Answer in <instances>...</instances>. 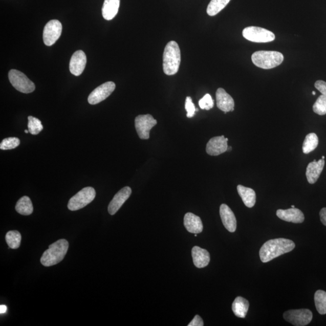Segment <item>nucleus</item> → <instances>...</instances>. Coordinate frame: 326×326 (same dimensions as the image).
Wrapping results in <instances>:
<instances>
[{"mask_svg":"<svg viewBox=\"0 0 326 326\" xmlns=\"http://www.w3.org/2000/svg\"><path fill=\"white\" fill-rule=\"evenodd\" d=\"M185 108L187 112V117L188 118H192L196 112V107L194 106L191 97H186V103H185Z\"/></svg>","mask_w":326,"mask_h":326,"instance_id":"33","label":"nucleus"},{"mask_svg":"<svg viewBox=\"0 0 326 326\" xmlns=\"http://www.w3.org/2000/svg\"><path fill=\"white\" fill-rule=\"evenodd\" d=\"M69 244L66 240H60L50 245L41 258V263L49 267L58 264L64 258L68 251Z\"/></svg>","mask_w":326,"mask_h":326,"instance_id":"3","label":"nucleus"},{"mask_svg":"<svg viewBox=\"0 0 326 326\" xmlns=\"http://www.w3.org/2000/svg\"><path fill=\"white\" fill-rule=\"evenodd\" d=\"M204 322L203 319H202L199 315H197L193 318V320L191 321L188 326H203Z\"/></svg>","mask_w":326,"mask_h":326,"instance_id":"35","label":"nucleus"},{"mask_svg":"<svg viewBox=\"0 0 326 326\" xmlns=\"http://www.w3.org/2000/svg\"><path fill=\"white\" fill-rule=\"evenodd\" d=\"M231 0H211L207 9V14L213 16L219 13L229 3Z\"/></svg>","mask_w":326,"mask_h":326,"instance_id":"26","label":"nucleus"},{"mask_svg":"<svg viewBox=\"0 0 326 326\" xmlns=\"http://www.w3.org/2000/svg\"><path fill=\"white\" fill-rule=\"evenodd\" d=\"M320 216L321 223L326 226V207L322 208L320 212Z\"/></svg>","mask_w":326,"mask_h":326,"instance_id":"36","label":"nucleus"},{"mask_svg":"<svg viewBox=\"0 0 326 326\" xmlns=\"http://www.w3.org/2000/svg\"><path fill=\"white\" fill-rule=\"evenodd\" d=\"M157 124V121L150 114L138 116L135 119V127L140 139H149L150 131Z\"/></svg>","mask_w":326,"mask_h":326,"instance_id":"9","label":"nucleus"},{"mask_svg":"<svg viewBox=\"0 0 326 326\" xmlns=\"http://www.w3.org/2000/svg\"><path fill=\"white\" fill-rule=\"evenodd\" d=\"M231 149H232V148H231V147H228V150H227V151H228V150H231Z\"/></svg>","mask_w":326,"mask_h":326,"instance_id":"39","label":"nucleus"},{"mask_svg":"<svg viewBox=\"0 0 326 326\" xmlns=\"http://www.w3.org/2000/svg\"><path fill=\"white\" fill-rule=\"evenodd\" d=\"M199 105L202 110H210L214 106V101L209 94H206L199 101Z\"/></svg>","mask_w":326,"mask_h":326,"instance_id":"32","label":"nucleus"},{"mask_svg":"<svg viewBox=\"0 0 326 326\" xmlns=\"http://www.w3.org/2000/svg\"><path fill=\"white\" fill-rule=\"evenodd\" d=\"M276 214L280 220L294 224H300L305 221L304 214L300 210L296 208H291L290 209H279Z\"/></svg>","mask_w":326,"mask_h":326,"instance_id":"17","label":"nucleus"},{"mask_svg":"<svg viewBox=\"0 0 326 326\" xmlns=\"http://www.w3.org/2000/svg\"><path fill=\"white\" fill-rule=\"evenodd\" d=\"M120 0H105L102 7V15L106 20H112L118 13Z\"/></svg>","mask_w":326,"mask_h":326,"instance_id":"22","label":"nucleus"},{"mask_svg":"<svg viewBox=\"0 0 326 326\" xmlns=\"http://www.w3.org/2000/svg\"><path fill=\"white\" fill-rule=\"evenodd\" d=\"M312 95H316V93L315 92H312Z\"/></svg>","mask_w":326,"mask_h":326,"instance_id":"40","label":"nucleus"},{"mask_svg":"<svg viewBox=\"0 0 326 326\" xmlns=\"http://www.w3.org/2000/svg\"><path fill=\"white\" fill-rule=\"evenodd\" d=\"M220 213L224 227L228 231L233 233L236 230L237 221L233 211L227 205L223 204L220 207Z\"/></svg>","mask_w":326,"mask_h":326,"instance_id":"16","label":"nucleus"},{"mask_svg":"<svg viewBox=\"0 0 326 326\" xmlns=\"http://www.w3.org/2000/svg\"><path fill=\"white\" fill-rule=\"evenodd\" d=\"M184 225L189 233L198 234L203 230V225L201 218L197 215L187 213L184 218Z\"/></svg>","mask_w":326,"mask_h":326,"instance_id":"19","label":"nucleus"},{"mask_svg":"<svg viewBox=\"0 0 326 326\" xmlns=\"http://www.w3.org/2000/svg\"><path fill=\"white\" fill-rule=\"evenodd\" d=\"M116 89V84L113 82H107L97 87L91 93L89 96L88 101L91 105L102 102L108 97Z\"/></svg>","mask_w":326,"mask_h":326,"instance_id":"11","label":"nucleus"},{"mask_svg":"<svg viewBox=\"0 0 326 326\" xmlns=\"http://www.w3.org/2000/svg\"><path fill=\"white\" fill-rule=\"evenodd\" d=\"M216 105L220 110L226 114L228 112H233L234 102L230 95L223 89H218L216 93Z\"/></svg>","mask_w":326,"mask_h":326,"instance_id":"15","label":"nucleus"},{"mask_svg":"<svg viewBox=\"0 0 326 326\" xmlns=\"http://www.w3.org/2000/svg\"><path fill=\"white\" fill-rule=\"evenodd\" d=\"M313 111L316 114L320 116H324L326 114V97L321 95L314 104Z\"/></svg>","mask_w":326,"mask_h":326,"instance_id":"30","label":"nucleus"},{"mask_svg":"<svg viewBox=\"0 0 326 326\" xmlns=\"http://www.w3.org/2000/svg\"><path fill=\"white\" fill-rule=\"evenodd\" d=\"M318 143L319 140L317 134L315 133L308 134L302 144V152L305 154L311 153L317 148Z\"/></svg>","mask_w":326,"mask_h":326,"instance_id":"25","label":"nucleus"},{"mask_svg":"<svg viewBox=\"0 0 326 326\" xmlns=\"http://www.w3.org/2000/svg\"><path fill=\"white\" fill-rule=\"evenodd\" d=\"M315 87L322 95L326 97V82L323 80H317L315 83Z\"/></svg>","mask_w":326,"mask_h":326,"instance_id":"34","label":"nucleus"},{"mask_svg":"<svg viewBox=\"0 0 326 326\" xmlns=\"http://www.w3.org/2000/svg\"><path fill=\"white\" fill-rule=\"evenodd\" d=\"M284 318L292 325L305 326L310 323L313 318V314L307 309H296L285 312Z\"/></svg>","mask_w":326,"mask_h":326,"instance_id":"8","label":"nucleus"},{"mask_svg":"<svg viewBox=\"0 0 326 326\" xmlns=\"http://www.w3.org/2000/svg\"><path fill=\"white\" fill-rule=\"evenodd\" d=\"M251 60L255 66L268 70L280 66L284 61V56L276 51H257L252 55Z\"/></svg>","mask_w":326,"mask_h":326,"instance_id":"4","label":"nucleus"},{"mask_svg":"<svg viewBox=\"0 0 326 326\" xmlns=\"http://www.w3.org/2000/svg\"><path fill=\"white\" fill-rule=\"evenodd\" d=\"M194 236L197 237V234H194Z\"/></svg>","mask_w":326,"mask_h":326,"instance_id":"43","label":"nucleus"},{"mask_svg":"<svg viewBox=\"0 0 326 326\" xmlns=\"http://www.w3.org/2000/svg\"><path fill=\"white\" fill-rule=\"evenodd\" d=\"M295 247L294 242L287 238H278L268 241L260 248V260L263 263H267L281 255L290 253Z\"/></svg>","mask_w":326,"mask_h":326,"instance_id":"1","label":"nucleus"},{"mask_svg":"<svg viewBox=\"0 0 326 326\" xmlns=\"http://www.w3.org/2000/svg\"><path fill=\"white\" fill-rule=\"evenodd\" d=\"M96 191L92 187L83 188L70 200L68 208L71 211H76L85 207L95 200Z\"/></svg>","mask_w":326,"mask_h":326,"instance_id":"5","label":"nucleus"},{"mask_svg":"<svg viewBox=\"0 0 326 326\" xmlns=\"http://www.w3.org/2000/svg\"><path fill=\"white\" fill-rule=\"evenodd\" d=\"M243 35L245 39L253 42H269L273 41L275 39L273 32L259 27H248L244 29Z\"/></svg>","mask_w":326,"mask_h":326,"instance_id":"7","label":"nucleus"},{"mask_svg":"<svg viewBox=\"0 0 326 326\" xmlns=\"http://www.w3.org/2000/svg\"><path fill=\"white\" fill-rule=\"evenodd\" d=\"M43 129V126L41 120L35 118L34 117H28V130L32 135H37L41 133Z\"/></svg>","mask_w":326,"mask_h":326,"instance_id":"29","label":"nucleus"},{"mask_svg":"<svg viewBox=\"0 0 326 326\" xmlns=\"http://www.w3.org/2000/svg\"><path fill=\"white\" fill-rule=\"evenodd\" d=\"M324 160L322 159L318 161L314 160L309 163L306 172L309 183L313 184L317 182L324 169Z\"/></svg>","mask_w":326,"mask_h":326,"instance_id":"18","label":"nucleus"},{"mask_svg":"<svg viewBox=\"0 0 326 326\" xmlns=\"http://www.w3.org/2000/svg\"><path fill=\"white\" fill-rule=\"evenodd\" d=\"M314 300L318 313L321 315L326 314V292L318 290L315 292Z\"/></svg>","mask_w":326,"mask_h":326,"instance_id":"27","label":"nucleus"},{"mask_svg":"<svg viewBox=\"0 0 326 326\" xmlns=\"http://www.w3.org/2000/svg\"><path fill=\"white\" fill-rule=\"evenodd\" d=\"M181 63V51L177 42L167 43L163 53V71L168 76L178 73Z\"/></svg>","mask_w":326,"mask_h":326,"instance_id":"2","label":"nucleus"},{"mask_svg":"<svg viewBox=\"0 0 326 326\" xmlns=\"http://www.w3.org/2000/svg\"><path fill=\"white\" fill-rule=\"evenodd\" d=\"M20 144V140L16 137H9L3 140L0 144L2 150H10L16 148Z\"/></svg>","mask_w":326,"mask_h":326,"instance_id":"31","label":"nucleus"},{"mask_svg":"<svg viewBox=\"0 0 326 326\" xmlns=\"http://www.w3.org/2000/svg\"><path fill=\"white\" fill-rule=\"evenodd\" d=\"M194 266L203 268L207 266L210 261V255L206 250L199 247H194L191 250Z\"/></svg>","mask_w":326,"mask_h":326,"instance_id":"20","label":"nucleus"},{"mask_svg":"<svg viewBox=\"0 0 326 326\" xmlns=\"http://www.w3.org/2000/svg\"><path fill=\"white\" fill-rule=\"evenodd\" d=\"M292 208H295V206H293V205H292V206H291Z\"/></svg>","mask_w":326,"mask_h":326,"instance_id":"42","label":"nucleus"},{"mask_svg":"<svg viewBox=\"0 0 326 326\" xmlns=\"http://www.w3.org/2000/svg\"><path fill=\"white\" fill-rule=\"evenodd\" d=\"M324 159H325V157H324V156H322V160H324Z\"/></svg>","mask_w":326,"mask_h":326,"instance_id":"41","label":"nucleus"},{"mask_svg":"<svg viewBox=\"0 0 326 326\" xmlns=\"http://www.w3.org/2000/svg\"><path fill=\"white\" fill-rule=\"evenodd\" d=\"M132 193V190L129 187H123L114 197L108 206V212L111 215L115 214Z\"/></svg>","mask_w":326,"mask_h":326,"instance_id":"13","label":"nucleus"},{"mask_svg":"<svg viewBox=\"0 0 326 326\" xmlns=\"http://www.w3.org/2000/svg\"><path fill=\"white\" fill-rule=\"evenodd\" d=\"M228 140L227 138H225L224 136L211 138L207 144V153L211 156H218L227 152Z\"/></svg>","mask_w":326,"mask_h":326,"instance_id":"12","label":"nucleus"},{"mask_svg":"<svg viewBox=\"0 0 326 326\" xmlns=\"http://www.w3.org/2000/svg\"><path fill=\"white\" fill-rule=\"evenodd\" d=\"M250 303L246 299L237 297L235 298L232 305V310L235 315L238 318H244L246 317Z\"/></svg>","mask_w":326,"mask_h":326,"instance_id":"23","label":"nucleus"},{"mask_svg":"<svg viewBox=\"0 0 326 326\" xmlns=\"http://www.w3.org/2000/svg\"><path fill=\"white\" fill-rule=\"evenodd\" d=\"M7 309H8V308H7L5 305L0 306V314H3L6 313Z\"/></svg>","mask_w":326,"mask_h":326,"instance_id":"37","label":"nucleus"},{"mask_svg":"<svg viewBox=\"0 0 326 326\" xmlns=\"http://www.w3.org/2000/svg\"><path fill=\"white\" fill-rule=\"evenodd\" d=\"M25 133L28 134L29 133V130H25Z\"/></svg>","mask_w":326,"mask_h":326,"instance_id":"38","label":"nucleus"},{"mask_svg":"<svg viewBox=\"0 0 326 326\" xmlns=\"http://www.w3.org/2000/svg\"><path fill=\"white\" fill-rule=\"evenodd\" d=\"M62 26L58 20L53 19L48 22L43 31V41L47 46H52L61 35Z\"/></svg>","mask_w":326,"mask_h":326,"instance_id":"10","label":"nucleus"},{"mask_svg":"<svg viewBox=\"0 0 326 326\" xmlns=\"http://www.w3.org/2000/svg\"><path fill=\"white\" fill-rule=\"evenodd\" d=\"M9 79L12 86L19 92L28 94L34 92L35 90V83L18 70H10Z\"/></svg>","mask_w":326,"mask_h":326,"instance_id":"6","label":"nucleus"},{"mask_svg":"<svg viewBox=\"0 0 326 326\" xmlns=\"http://www.w3.org/2000/svg\"><path fill=\"white\" fill-rule=\"evenodd\" d=\"M237 190L245 206L248 208L253 207L256 202V194L255 191L251 188L246 187L242 185H238Z\"/></svg>","mask_w":326,"mask_h":326,"instance_id":"21","label":"nucleus"},{"mask_svg":"<svg viewBox=\"0 0 326 326\" xmlns=\"http://www.w3.org/2000/svg\"><path fill=\"white\" fill-rule=\"evenodd\" d=\"M86 63V56L82 50L74 53L70 62V71L73 75L79 76L83 73Z\"/></svg>","mask_w":326,"mask_h":326,"instance_id":"14","label":"nucleus"},{"mask_svg":"<svg viewBox=\"0 0 326 326\" xmlns=\"http://www.w3.org/2000/svg\"><path fill=\"white\" fill-rule=\"evenodd\" d=\"M15 209L18 213L25 216L31 214L33 211L32 201L27 196L20 198L16 204Z\"/></svg>","mask_w":326,"mask_h":326,"instance_id":"24","label":"nucleus"},{"mask_svg":"<svg viewBox=\"0 0 326 326\" xmlns=\"http://www.w3.org/2000/svg\"><path fill=\"white\" fill-rule=\"evenodd\" d=\"M6 241L9 248L17 249L21 245V235L18 231H9L6 235Z\"/></svg>","mask_w":326,"mask_h":326,"instance_id":"28","label":"nucleus"}]
</instances>
